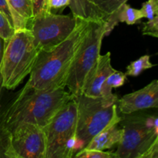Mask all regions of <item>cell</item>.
<instances>
[{"mask_svg":"<svg viewBox=\"0 0 158 158\" xmlns=\"http://www.w3.org/2000/svg\"><path fill=\"white\" fill-rule=\"evenodd\" d=\"M78 19L58 15L42 9L29 21L28 29L32 32L33 43L39 51H49L63 43L73 32Z\"/></svg>","mask_w":158,"mask_h":158,"instance_id":"8","label":"cell"},{"mask_svg":"<svg viewBox=\"0 0 158 158\" xmlns=\"http://www.w3.org/2000/svg\"><path fill=\"white\" fill-rule=\"evenodd\" d=\"M12 12L14 30L26 29L34 17L33 0H7Z\"/></svg>","mask_w":158,"mask_h":158,"instance_id":"13","label":"cell"},{"mask_svg":"<svg viewBox=\"0 0 158 158\" xmlns=\"http://www.w3.org/2000/svg\"><path fill=\"white\" fill-rule=\"evenodd\" d=\"M14 32L15 30L7 17L0 11V37H2L5 41H7Z\"/></svg>","mask_w":158,"mask_h":158,"instance_id":"20","label":"cell"},{"mask_svg":"<svg viewBox=\"0 0 158 158\" xmlns=\"http://www.w3.org/2000/svg\"><path fill=\"white\" fill-rule=\"evenodd\" d=\"M69 0H46L43 9L52 12V10H63L69 6Z\"/></svg>","mask_w":158,"mask_h":158,"instance_id":"23","label":"cell"},{"mask_svg":"<svg viewBox=\"0 0 158 158\" xmlns=\"http://www.w3.org/2000/svg\"><path fill=\"white\" fill-rule=\"evenodd\" d=\"M115 69L111 66L110 52L100 55L95 67L89 73L83 89V95L89 97H100L102 87L108 76Z\"/></svg>","mask_w":158,"mask_h":158,"instance_id":"11","label":"cell"},{"mask_svg":"<svg viewBox=\"0 0 158 158\" xmlns=\"http://www.w3.org/2000/svg\"><path fill=\"white\" fill-rule=\"evenodd\" d=\"M74 96L65 87L37 89L25 85L9 100L6 124L12 131L18 124L30 123L45 127Z\"/></svg>","mask_w":158,"mask_h":158,"instance_id":"2","label":"cell"},{"mask_svg":"<svg viewBox=\"0 0 158 158\" xmlns=\"http://www.w3.org/2000/svg\"><path fill=\"white\" fill-rule=\"evenodd\" d=\"M117 125L118 123L103 130L90 140L85 148L104 151L110 149L116 144L118 145L123 137V128H119Z\"/></svg>","mask_w":158,"mask_h":158,"instance_id":"14","label":"cell"},{"mask_svg":"<svg viewBox=\"0 0 158 158\" xmlns=\"http://www.w3.org/2000/svg\"><path fill=\"white\" fill-rule=\"evenodd\" d=\"M127 79L126 74L120 71L114 70L111 73L107 78L106 79L102 87V95L101 97H112L114 94L112 93L113 88L120 87L123 86L125 83V80Z\"/></svg>","mask_w":158,"mask_h":158,"instance_id":"16","label":"cell"},{"mask_svg":"<svg viewBox=\"0 0 158 158\" xmlns=\"http://www.w3.org/2000/svg\"><path fill=\"white\" fill-rule=\"evenodd\" d=\"M128 0H90L91 3L103 15L104 20Z\"/></svg>","mask_w":158,"mask_h":158,"instance_id":"17","label":"cell"},{"mask_svg":"<svg viewBox=\"0 0 158 158\" xmlns=\"http://www.w3.org/2000/svg\"><path fill=\"white\" fill-rule=\"evenodd\" d=\"M143 18L151 19L158 14V0H148L143 3L140 9Z\"/></svg>","mask_w":158,"mask_h":158,"instance_id":"21","label":"cell"},{"mask_svg":"<svg viewBox=\"0 0 158 158\" xmlns=\"http://www.w3.org/2000/svg\"><path fill=\"white\" fill-rule=\"evenodd\" d=\"M75 99L77 103V153L86 148L97 134L119 123L122 118L117 114L118 97L116 94L110 97H89L82 94Z\"/></svg>","mask_w":158,"mask_h":158,"instance_id":"3","label":"cell"},{"mask_svg":"<svg viewBox=\"0 0 158 158\" xmlns=\"http://www.w3.org/2000/svg\"><path fill=\"white\" fill-rule=\"evenodd\" d=\"M77 103L74 97L43 127L45 158H71L77 153Z\"/></svg>","mask_w":158,"mask_h":158,"instance_id":"5","label":"cell"},{"mask_svg":"<svg viewBox=\"0 0 158 158\" xmlns=\"http://www.w3.org/2000/svg\"><path fill=\"white\" fill-rule=\"evenodd\" d=\"M0 11L7 17L9 19V23L13 27V23H12V12H11L10 7L8 3L7 0H0Z\"/></svg>","mask_w":158,"mask_h":158,"instance_id":"24","label":"cell"},{"mask_svg":"<svg viewBox=\"0 0 158 158\" xmlns=\"http://www.w3.org/2000/svg\"><path fill=\"white\" fill-rule=\"evenodd\" d=\"M73 157L77 158H116V155L115 153L83 148L76 153Z\"/></svg>","mask_w":158,"mask_h":158,"instance_id":"19","label":"cell"},{"mask_svg":"<svg viewBox=\"0 0 158 158\" xmlns=\"http://www.w3.org/2000/svg\"><path fill=\"white\" fill-rule=\"evenodd\" d=\"M39 52L29 29L15 31L12 36L5 41L0 63L1 86L7 90L16 88L30 74Z\"/></svg>","mask_w":158,"mask_h":158,"instance_id":"4","label":"cell"},{"mask_svg":"<svg viewBox=\"0 0 158 158\" xmlns=\"http://www.w3.org/2000/svg\"><path fill=\"white\" fill-rule=\"evenodd\" d=\"M45 2H46V0H33L34 15L40 12L43 9Z\"/></svg>","mask_w":158,"mask_h":158,"instance_id":"25","label":"cell"},{"mask_svg":"<svg viewBox=\"0 0 158 158\" xmlns=\"http://www.w3.org/2000/svg\"><path fill=\"white\" fill-rule=\"evenodd\" d=\"M5 48V40L2 37H0V63H1L2 59L3 52Z\"/></svg>","mask_w":158,"mask_h":158,"instance_id":"26","label":"cell"},{"mask_svg":"<svg viewBox=\"0 0 158 158\" xmlns=\"http://www.w3.org/2000/svg\"><path fill=\"white\" fill-rule=\"evenodd\" d=\"M89 21L78 19L73 32L55 48L40 51L26 85L37 89L66 87L72 63L87 31Z\"/></svg>","mask_w":158,"mask_h":158,"instance_id":"1","label":"cell"},{"mask_svg":"<svg viewBox=\"0 0 158 158\" xmlns=\"http://www.w3.org/2000/svg\"><path fill=\"white\" fill-rule=\"evenodd\" d=\"M5 88L0 84V158H16L12 146V131L6 124L8 103Z\"/></svg>","mask_w":158,"mask_h":158,"instance_id":"12","label":"cell"},{"mask_svg":"<svg viewBox=\"0 0 158 158\" xmlns=\"http://www.w3.org/2000/svg\"><path fill=\"white\" fill-rule=\"evenodd\" d=\"M73 16L86 21H104L103 15L91 3L90 0H69V6Z\"/></svg>","mask_w":158,"mask_h":158,"instance_id":"15","label":"cell"},{"mask_svg":"<svg viewBox=\"0 0 158 158\" xmlns=\"http://www.w3.org/2000/svg\"><path fill=\"white\" fill-rule=\"evenodd\" d=\"M121 119L123 135L115 152L116 158H142L158 142V119L156 115L137 114Z\"/></svg>","mask_w":158,"mask_h":158,"instance_id":"7","label":"cell"},{"mask_svg":"<svg viewBox=\"0 0 158 158\" xmlns=\"http://www.w3.org/2000/svg\"><path fill=\"white\" fill-rule=\"evenodd\" d=\"M12 146L16 158H45L43 127L30 123H19L12 131Z\"/></svg>","mask_w":158,"mask_h":158,"instance_id":"9","label":"cell"},{"mask_svg":"<svg viewBox=\"0 0 158 158\" xmlns=\"http://www.w3.org/2000/svg\"><path fill=\"white\" fill-rule=\"evenodd\" d=\"M154 64L150 61V56L144 55L140 57L135 61H133L130 63L129 66L127 67V71L125 73L126 76L131 77H137L140 75L143 70L154 67Z\"/></svg>","mask_w":158,"mask_h":158,"instance_id":"18","label":"cell"},{"mask_svg":"<svg viewBox=\"0 0 158 158\" xmlns=\"http://www.w3.org/2000/svg\"><path fill=\"white\" fill-rule=\"evenodd\" d=\"M122 114H134L143 110L158 108V80H154L142 89L126 94L117 100Z\"/></svg>","mask_w":158,"mask_h":158,"instance_id":"10","label":"cell"},{"mask_svg":"<svg viewBox=\"0 0 158 158\" xmlns=\"http://www.w3.org/2000/svg\"><path fill=\"white\" fill-rule=\"evenodd\" d=\"M143 35H151V36L158 37V16L155 15L151 19H148L147 23H143V27L142 29Z\"/></svg>","mask_w":158,"mask_h":158,"instance_id":"22","label":"cell"},{"mask_svg":"<svg viewBox=\"0 0 158 158\" xmlns=\"http://www.w3.org/2000/svg\"><path fill=\"white\" fill-rule=\"evenodd\" d=\"M105 36V22L91 21L72 63L66 86L75 97L83 94V86L100 56L102 41Z\"/></svg>","mask_w":158,"mask_h":158,"instance_id":"6","label":"cell"}]
</instances>
